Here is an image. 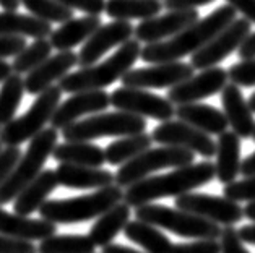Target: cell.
I'll use <instances>...</instances> for the list:
<instances>
[{"mask_svg": "<svg viewBox=\"0 0 255 253\" xmlns=\"http://www.w3.org/2000/svg\"><path fill=\"white\" fill-rule=\"evenodd\" d=\"M103 253H143V252H136L133 249L126 245H117V244H111L103 247Z\"/></svg>", "mask_w": 255, "mask_h": 253, "instance_id": "50", "label": "cell"}, {"mask_svg": "<svg viewBox=\"0 0 255 253\" xmlns=\"http://www.w3.org/2000/svg\"><path fill=\"white\" fill-rule=\"evenodd\" d=\"M241 174L244 177L255 175V151L249 154L244 161H241Z\"/></svg>", "mask_w": 255, "mask_h": 253, "instance_id": "48", "label": "cell"}, {"mask_svg": "<svg viewBox=\"0 0 255 253\" xmlns=\"http://www.w3.org/2000/svg\"><path fill=\"white\" fill-rule=\"evenodd\" d=\"M55 172L57 183L65 188L88 190L104 188L114 183V174L101 168H86V166L59 164Z\"/></svg>", "mask_w": 255, "mask_h": 253, "instance_id": "22", "label": "cell"}, {"mask_svg": "<svg viewBox=\"0 0 255 253\" xmlns=\"http://www.w3.org/2000/svg\"><path fill=\"white\" fill-rule=\"evenodd\" d=\"M24 82L21 75L11 73L0 88V125H7L15 119V114L23 101Z\"/></svg>", "mask_w": 255, "mask_h": 253, "instance_id": "33", "label": "cell"}, {"mask_svg": "<svg viewBox=\"0 0 255 253\" xmlns=\"http://www.w3.org/2000/svg\"><path fill=\"white\" fill-rule=\"evenodd\" d=\"M215 174L221 183H231L241 174V138L233 132L218 135Z\"/></svg>", "mask_w": 255, "mask_h": 253, "instance_id": "26", "label": "cell"}, {"mask_svg": "<svg viewBox=\"0 0 255 253\" xmlns=\"http://www.w3.org/2000/svg\"><path fill=\"white\" fill-rule=\"evenodd\" d=\"M20 158H21V151L16 146H7L0 151V185L5 182V178L13 170L16 163L20 161Z\"/></svg>", "mask_w": 255, "mask_h": 253, "instance_id": "42", "label": "cell"}, {"mask_svg": "<svg viewBox=\"0 0 255 253\" xmlns=\"http://www.w3.org/2000/svg\"><path fill=\"white\" fill-rule=\"evenodd\" d=\"M151 140L161 146L184 148V150H189L194 154L197 153L207 159L215 158L216 153V143L210 135L180 120L163 122L153 130Z\"/></svg>", "mask_w": 255, "mask_h": 253, "instance_id": "13", "label": "cell"}, {"mask_svg": "<svg viewBox=\"0 0 255 253\" xmlns=\"http://www.w3.org/2000/svg\"><path fill=\"white\" fill-rule=\"evenodd\" d=\"M215 164L211 161H202L197 164H189L177 168L172 172L161 175H150L126 188L124 203L130 208H138L148 205L154 200L166 196H177L190 193L202 185H207L215 178Z\"/></svg>", "mask_w": 255, "mask_h": 253, "instance_id": "2", "label": "cell"}, {"mask_svg": "<svg viewBox=\"0 0 255 253\" xmlns=\"http://www.w3.org/2000/svg\"><path fill=\"white\" fill-rule=\"evenodd\" d=\"M2 150H3V145H2V143H0V151H2Z\"/></svg>", "mask_w": 255, "mask_h": 253, "instance_id": "56", "label": "cell"}, {"mask_svg": "<svg viewBox=\"0 0 255 253\" xmlns=\"http://www.w3.org/2000/svg\"><path fill=\"white\" fill-rule=\"evenodd\" d=\"M57 141L59 132L52 127L44 128L31 140L26 153L20 158V161L16 163L13 170L5 178V182L0 185V206L13 201L16 195L41 174L47 158L52 156Z\"/></svg>", "mask_w": 255, "mask_h": 253, "instance_id": "5", "label": "cell"}, {"mask_svg": "<svg viewBox=\"0 0 255 253\" xmlns=\"http://www.w3.org/2000/svg\"><path fill=\"white\" fill-rule=\"evenodd\" d=\"M228 70L221 67H211V69L202 70L198 75L190 77L185 82L172 86L167 91V97L172 106H182V104L198 102L202 99L220 92L228 84Z\"/></svg>", "mask_w": 255, "mask_h": 253, "instance_id": "15", "label": "cell"}, {"mask_svg": "<svg viewBox=\"0 0 255 253\" xmlns=\"http://www.w3.org/2000/svg\"><path fill=\"white\" fill-rule=\"evenodd\" d=\"M174 115L177 117V120L189 123L207 135H221L228 132V120L223 110L210 106V104H182V106L176 107Z\"/></svg>", "mask_w": 255, "mask_h": 253, "instance_id": "23", "label": "cell"}, {"mask_svg": "<svg viewBox=\"0 0 255 253\" xmlns=\"http://www.w3.org/2000/svg\"><path fill=\"white\" fill-rule=\"evenodd\" d=\"M221 242L220 249L221 253H249V250L244 247V242L239 237V232L234 226H226V229L221 231Z\"/></svg>", "mask_w": 255, "mask_h": 253, "instance_id": "40", "label": "cell"}, {"mask_svg": "<svg viewBox=\"0 0 255 253\" xmlns=\"http://www.w3.org/2000/svg\"><path fill=\"white\" fill-rule=\"evenodd\" d=\"M0 253H38V249L33 242L11 239L0 234Z\"/></svg>", "mask_w": 255, "mask_h": 253, "instance_id": "44", "label": "cell"}, {"mask_svg": "<svg viewBox=\"0 0 255 253\" xmlns=\"http://www.w3.org/2000/svg\"><path fill=\"white\" fill-rule=\"evenodd\" d=\"M124 234L128 240L140 245L146 253H169L172 242L167 239L158 227L143 221H128L124 227Z\"/></svg>", "mask_w": 255, "mask_h": 253, "instance_id": "31", "label": "cell"}, {"mask_svg": "<svg viewBox=\"0 0 255 253\" xmlns=\"http://www.w3.org/2000/svg\"><path fill=\"white\" fill-rule=\"evenodd\" d=\"M163 10L159 0H106L104 13L116 21L150 20Z\"/></svg>", "mask_w": 255, "mask_h": 253, "instance_id": "30", "label": "cell"}, {"mask_svg": "<svg viewBox=\"0 0 255 253\" xmlns=\"http://www.w3.org/2000/svg\"><path fill=\"white\" fill-rule=\"evenodd\" d=\"M146 130V120L143 117L128 112H103L86 117L62 130L65 141H91L104 137H130Z\"/></svg>", "mask_w": 255, "mask_h": 253, "instance_id": "7", "label": "cell"}, {"mask_svg": "<svg viewBox=\"0 0 255 253\" xmlns=\"http://www.w3.org/2000/svg\"><path fill=\"white\" fill-rule=\"evenodd\" d=\"M111 106L114 109L121 110V112H128L138 117H150V119L159 120V122H167L174 117V106L166 99L158 94L146 89H138V88H117L113 91V94H109Z\"/></svg>", "mask_w": 255, "mask_h": 253, "instance_id": "11", "label": "cell"}, {"mask_svg": "<svg viewBox=\"0 0 255 253\" xmlns=\"http://www.w3.org/2000/svg\"><path fill=\"white\" fill-rule=\"evenodd\" d=\"M57 232V226L47 223L44 219H34L29 216H20L16 213H8L0 206V234L11 239L26 240H44Z\"/></svg>", "mask_w": 255, "mask_h": 253, "instance_id": "20", "label": "cell"}, {"mask_svg": "<svg viewBox=\"0 0 255 253\" xmlns=\"http://www.w3.org/2000/svg\"><path fill=\"white\" fill-rule=\"evenodd\" d=\"M242 213H244L246 218H249L251 221H254V224H255V201H251L249 205L242 209Z\"/></svg>", "mask_w": 255, "mask_h": 253, "instance_id": "53", "label": "cell"}, {"mask_svg": "<svg viewBox=\"0 0 255 253\" xmlns=\"http://www.w3.org/2000/svg\"><path fill=\"white\" fill-rule=\"evenodd\" d=\"M52 24L31 15L16 11H0V36H21V38L47 39L52 33Z\"/></svg>", "mask_w": 255, "mask_h": 253, "instance_id": "29", "label": "cell"}, {"mask_svg": "<svg viewBox=\"0 0 255 253\" xmlns=\"http://www.w3.org/2000/svg\"><path fill=\"white\" fill-rule=\"evenodd\" d=\"M20 5L26 8L31 16L47 23H65L72 20L75 11L64 7L57 0H20Z\"/></svg>", "mask_w": 255, "mask_h": 253, "instance_id": "36", "label": "cell"}, {"mask_svg": "<svg viewBox=\"0 0 255 253\" xmlns=\"http://www.w3.org/2000/svg\"><path fill=\"white\" fill-rule=\"evenodd\" d=\"M194 77V67L185 62H166L154 64L145 69H132L124 75L122 84L138 89H163L172 88Z\"/></svg>", "mask_w": 255, "mask_h": 253, "instance_id": "14", "label": "cell"}, {"mask_svg": "<svg viewBox=\"0 0 255 253\" xmlns=\"http://www.w3.org/2000/svg\"><path fill=\"white\" fill-rule=\"evenodd\" d=\"M228 78L236 86L242 88H252L255 86V57L249 60H242L239 64H234L228 70Z\"/></svg>", "mask_w": 255, "mask_h": 253, "instance_id": "38", "label": "cell"}, {"mask_svg": "<svg viewBox=\"0 0 255 253\" xmlns=\"http://www.w3.org/2000/svg\"><path fill=\"white\" fill-rule=\"evenodd\" d=\"M26 47V39L21 36H0V60L16 57Z\"/></svg>", "mask_w": 255, "mask_h": 253, "instance_id": "43", "label": "cell"}, {"mask_svg": "<svg viewBox=\"0 0 255 253\" xmlns=\"http://www.w3.org/2000/svg\"><path fill=\"white\" fill-rule=\"evenodd\" d=\"M78 65V55L73 51L57 52L46 62H42L39 67H36L33 72H29L24 82V91L31 96H38L42 91L54 86L55 82H60L70 70Z\"/></svg>", "mask_w": 255, "mask_h": 253, "instance_id": "19", "label": "cell"}, {"mask_svg": "<svg viewBox=\"0 0 255 253\" xmlns=\"http://www.w3.org/2000/svg\"><path fill=\"white\" fill-rule=\"evenodd\" d=\"M215 0H164L163 7L169 11L174 10H190V8H197V7H203V5H208Z\"/></svg>", "mask_w": 255, "mask_h": 253, "instance_id": "46", "label": "cell"}, {"mask_svg": "<svg viewBox=\"0 0 255 253\" xmlns=\"http://www.w3.org/2000/svg\"><path fill=\"white\" fill-rule=\"evenodd\" d=\"M52 46L49 39H34L31 46H26L15 57L11 64V70L16 75H24V73L33 72L36 67H39L42 62L51 57Z\"/></svg>", "mask_w": 255, "mask_h": 253, "instance_id": "35", "label": "cell"}, {"mask_svg": "<svg viewBox=\"0 0 255 253\" xmlns=\"http://www.w3.org/2000/svg\"><path fill=\"white\" fill-rule=\"evenodd\" d=\"M236 11L229 5H221L208 16L197 20L189 28L182 29L171 39L146 44L141 47L140 59L146 64H166V62H179V59L195 54L197 51L211 41L215 36L225 29L228 24L236 20Z\"/></svg>", "mask_w": 255, "mask_h": 253, "instance_id": "1", "label": "cell"}, {"mask_svg": "<svg viewBox=\"0 0 255 253\" xmlns=\"http://www.w3.org/2000/svg\"><path fill=\"white\" fill-rule=\"evenodd\" d=\"M153 140L148 133L130 135V137H122L116 140L104 148V159L111 166H122L132 161L143 151L150 150Z\"/></svg>", "mask_w": 255, "mask_h": 253, "instance_id": "32", "label": "cell"}, {"mask_svg": "<svg viewBox=\"0 0 255 253\" xmlns=\"http://www.w3.org/2000/svg\"><path fill=\"white\" fill-rule=\"evenodd\" d=\"M60 97L62 89L59 84H54L42 91L26 112L0 128V143L18 148L24 141L33 140L51 122L55 109L60 104Z\"/></svg>", "mask_w": 255, "mask_h": 253, "instance_id": "8", "label": "cell"}, {"mask_svg": "<svg viewBox=\"0 0 255 253\" xmlns=\"http://www.w3.org/2000/svg\"><path fill=\"white\" fill-rule=\"evenodd\" d=\"M251 28L252 23H249L246 18L234 20L225 29H221L213 39L208 41L200 51L192 54L190 65L194 67V70H207L211 67H216L228 55L238 51L242 41L251 34Z\"/></svg>", "mask_w": 255, "mask_h": 253, "instance_id": "12", "label": "cell"}, {"mask_svg": "<svg viewBox=\"0 0 255 253\" xmlns=\"http://www.w3.org/2000/svg\"><path fill=\"white\" fill-rule=\"evenodd\" d=\"M229 7H233L249 23H255V0H226Z\"/></svg>", "mask_w": 255, "mask_h": 253, "instance_id": "45", "label": "cell"}, {"mask_svg": "<svg viewBox=\"0 0 255 253\" xmlns=\"http://www.w3.org/2000/svg\"><path fill=\"white\" fill-rule=\"evenodd\" d=\"M141 46L136 39H128L124 42L121 49L106 59L101 64L83 67L82 70L68 73L59 82L62 92H82V91H96L106 86L116 83L128 70H132L135 62L140 59Z\"/></svg>", "mask_w": 255, "mask_h": 253, "instance_id": "3", "label": "cell"}, {"mask_svg": "<svg viewBox=\"0 0 255 253\" xmlns=\"http://www.w3.org/2000/svg\"><path fill=\"white\" fill-rule=\"evenodd\" d=\"M109 106V94L104 89L73 92L68 99L59 104L49 123L55 130H64L65 127L78 122L80 117L103 112Z\"/></svg>", "mask_w": 255, "mask_h": 253, "instance_id": "18", "label": "cell"}, {"mask_svg": "<svg viewBox=\"0 0 255 253\" xmlns=\"http://www.w3.org/2000/svg\"><path fill=\"white\" fill-rule=\"evenodd\" d=\"M135 216L138 221L148 223L154 227L171 231L176 236L195 240H216L221 236V226L211 221L198 218L195 214L180 211L177 208H169L164 205H141L135 208Z\"/></svg>", "mask_w": 255, "mask_h": 253, "instance_id": "6", "label": "cell"}, {"mask_svg": "<svg viewBox=\"0 0 255 253\" xmlns=\"http://www.w3.org/2000/svg\"><path fill=\"white\" fill-rule=\"evenodd\" d=\"M38 253H95V244L88 236L78 234H62V236H51L36 247Z\"/></svg>", "mask_w": 255, "mask_h": 253, "instance_id": "34", "label": "cell"}, {"mask_svg": "<svg viewBox=\"0 0 255 253\" xmlns=\"http://www.w3.org/2000/svg\"><path fill=\"white\" fill-rule=\"evenodd\" d=\"M57 185L55 172L52 169L41 170V174L16 195V198L13 200V213L20 216H29L39 211V208L47 201L49 195L54 192Z\"/></svg>", "mask_w": 255, "mask_h": 253, "instance_id": "24", "label": "cell"}, {"mask_svg": "<svg viewBox=\"0 0 255 253\" xmlns=\"http://www.w3.org/2000/svg\"><path fill=\"white\" fill-rule=\"evenodd\" d=\"M169 253H221L220 242L216 240H194L187 244H176Z\"/></svg>", "mask_w": 255, "mask_h": 253, "instance_id": "39", "label": "cell"}, {"mask_svg": "<svg viewBox=\"0 0 255 253\" xmlns=\"http://www.w3.org/2000/svg\"><path fill=\"white\" fill-rule=\"evenodd\" d=\"M247 104H249V107H251V110H252V114H255V92L254 94L249 97V101H247Z\"/></svg>", "mask_w": 255, "mask_h": 253, "instance_id": "54", "label": "cell"}, {"mask_svg": "<svg viewBox=\"0 0 255 253\" xmlns=\"http://www.w3.org/2000/svg\"><path fill=\"white\" fill-rule=\"evenodd\" d=\"M195 154L184 150V148L174 146H161V148H150L143 151L132 161L121 166V169L114 174V182L117 187L127 188L130 185L150 177L153 172L166 169V168H184V166L194 164Z\"/></svg>", "mask_w": 255, "mask_h": 253, "instance_id": "9", "label": "cell"}, {"mask_svg": "<svg viewBox=\"0 0 255 253\" xmlns=\"http://www.w3.org/2000/svg\"><path fill=\"white\" fill-rule=\"evenodd\" d=\"M130 213H132L130 206L121 201L96 218V223L91 226L88 234L95 247H106L113 244L114 239L124 231V227L130 221Z\"/></svg>", "mask_w": 255, "mask_h": 253, "instance_id": "27", "label": "cell"}, {"mask_svg": "<svg viewBox=\"0 0 255 253\" xmlns=\"http://www.w3.org/2000/svg\"><path fill=\"white\" fill-rule=\"evenodd\" d=\"M221 102L225 109L223 114L226 117L228 125L233 128V133L239 138H251L255 128V120L239 86L228 83L221 89Z\"/></svg>", "mask_w": 255, "mask_h": 253, "instance_id": "21", "label": "cell"}, {"mask_svg": "<svg viewBox=\"0 0 255 253\" xmlns=\"http://www.w3.org/2000/svg\"><path fill=\"white\" fill-rule=\"evenodd\" d=\"M101 16L85 15L82 18H72L52 31L49 36L52 49H57L59 52L72 51L73 47L85 42L95 31L101 26Z\"/></svg>", "mask_w": 255, "mask_h": 253, "instance_id": "25", "label": "cell"}, {"mask_svg": "<svg viewBox=\"0 0 255 253\" xmlns=\"http://www.w3.org/2000/svg\"><path fill=\"white\" fill-rule=\"evenodd\" d=\"M64 7L70 10H80L85 15H93V16H101L106 7V0H57Z\"/></svg>", "mask_w": 255, "mask_h": 253, "instance_id": "41", "label": "cell"}, {"mask_svg": "<svg viewBox=\"0 0 255 253\" xmlns=\"http://www.w3.org/2000/svg\"><path fill=\"white\" fill-rule=\"evenodd\" d=\"M238 54L241 60H249L255 57V33L249 34L247 38L242 41V44L238 49Z\"/></svg>", "mask_w": 255, "mask_h": 253, "instance_id": "47", "label": "cell"}, {"mask_svg": "<svg viewBox=\"0 0 255 253\" xmlns=\"http://www.w3.org/2000/svg\"><path fill=\"white\" fill-rule=\"evenodd\" d=\"M252 138H254V141H255V128H254V133H252Z\"/></svg>", "mask_w": 255, "mask_h": 253, "instance_id": "55", "label": "cell"}, {"mask_svg": "<svg viewBox=\"0 0 255 253\" xmlns=\"http://www.w3.org/2000/svg\"><path fill=\"white\" fill-rule=\"evenodd\" d=\"M176 208L180 211L195 214L198 218L211 221L215 224L234 226L242 221L244 213L239 203L226 200L225 196L207 193H184L177 196Z\"/></svg>", "mask_w": 255, "mask_h": 253, "instance_id": "10", "label": "cell"}, {"mask_svg": "<svg viewBox=\"0 0 255 253\" xmlns=\"http://www.w3.org/2000/svg\"><path fill=\"white\" fill-rule=\"evenodd\" d=\"M0 7L5 11H15L20 7V0H0Z\"/></svg>", "mask_w": 255, "mask_h": 253, "instance_id": "52", "label": "cell"}, {"mask_svg": "<svg viewBox=\"0 0 255 253\" xmlns=\"http://www.w3.org/2000/svg\"><path fill=\"white\" fill-rule=\"evenodd\" d=\"M238 232H239V237H241L242 242L251 244V245H255V224L242 226Z\"/></svg>", "mask_w": 255, "mask_h": 253, "instance_id": "49", "label": "cell"}, {"mask_svg": "<svg viewBox=\"0 0 255 253\" xmlns=\"http://www.w3.org/2000/svg\"><path fill=\"white\" fill-rule=\"evenodd\" d=\"M200 20L198 10H174L167 11L163 16H154L150 20H143L133 28L135 39L138 42L154 44V42L167 41L182 29L189 28L192 23Z\"/></svg>", "mask_w": 255, "mask_h": 253, "instance_id": "17", "label": "cell"}, {"mask_svg": "<svg viewBox=\"0 0 255 253\" xmlns=\"http://www.w3.org/2000/svg\"><path fill=\"white\" fill-rule=\"evenodd\" d=\"M133 36V26L128 21H113L101 24L88 39L85 41L78 55V65L90 67L95 65L96 62L103 57L106 52L117 46H122L124 42L132 39Z\"/></svg>", "mask_w": 255, "mask_h": 253, "instance_id": "16", "label": "cell"}, {"mask_svg": "<svg viewBox=\"0 0 255 253\" xmlns=\"http://www.w3.org/2000/svg\"><path fill=\"white\" fill-rule=\"evenodd\" d=\"M52 158L59 164L101 168L106 163L104 150L90 141H65L54 148Z\"/></svg>", "mask_w": 255, "mask_h": 253, "instance_id": "28", "label": "cell"}, {"mask_svg": "<svg viewBox=\"0 0 255 253\" xmlns=\"http://www.w3.org/2000/svg\"><path fill=\"white\" fill-rule=\"evenodd\" d=\"M124 200V188L117 185L99 188L95 193L64 200H47L39 208L41 219L55 226L77 224L99 218L108 209Z\"/></svg>", "mask_w": 255, "mask_h": 253, "instance_id": "4", "label": "cell"}, {"mask_svg": "<svg viewBox=\"0 0 255 253\" xmlns=\"http://www.w3.org/2000/svg\"><path fill=\"white\" fill-rule=\"evenodd\" d=\"M11 73H13L11 64H8V62H5V60H0V83H3Z\"/></svg>", "mask_w": 255, "mask_h": 253, "instance_id": "51", "label": "cell"}, {"mask_svg": "<svg viewBox=\"0 0 255 253\" xmlns=\"http://www.w3.org/2000/svg\"><path fill=\"white\" fill-rule=\"evenodd\" d=\"M226 200H231L234 203L239 201H255V175L244 177L242 180L228 183L223 190Z\"/></svg>", "mask_w": 255, "mask_h": 253, "instance_id": "37", "label": "cell"}]
</instances>
